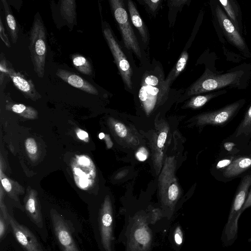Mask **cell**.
Listing matches in <instances>:
<instances>
[{"label": "cell", "instance_id": "277c9868", "mask_svg": "<svg viewBox=\"0 0 251 251\" xmlns=\"http://www.w3.org/2000/svg\"><path fill=\"white\" fill-rule=\"evenodd\" d=\"M236 189L230 212L221 236L226 246L232 245L237 238L238 220L243 212V208L251 186V170L241 177Z\"/></svg>", "mask_w": 251, "mask_h": 251}, {"label": "cell", "instance_id": "83f0119b", "mask_svg": "<svg viewBox=\"0 0 251 251\" xmlns=\"http://www.w3.org/2000/svg\"><path fill=\"white\" fill-rule=\"evenodd\" d=\"M11 110L15 113L18 114H23L24 113H27L28 114H31V113H35V110L29 107H26L23 104H15L11 106Z\"/></svg>", "mask_w": 251, "mask_h": 251}, {"label": "cell", "instance_id": "4fadbf2b", "mask_svg": "<svg viewBox=\"0 0 251 251\" xmlns=\"http://www.w3.org/2000/svg\"><path fill=\"white\" fill-rule=\"evenodd\" d=\"M251 170V155L243 153L233 157L217 177L219 181L227 182L242 177Z\"/></svg>", "mask_w": 251, "mask_h": 251}, {"label": "cell", "instance_id": "cb8c5ba5", "mask_svg": "<svg viewBox=\"0 0 251 251\" xmlns=\"http://www.w3.org/2000/svg\"><path fill=\"white\" fill-rule=\"evenodd\" d=\"M60 4L61 14L69 24H73L75 19L76 4L75 0H62Z\"/></svg>", "mask_w": 251, "mask_h": 251}, {"label": "cell", "instance_id": "f1b7e54d", "mask_svg": "<svg viewBox=\"0 0 251 251\" xmlns=\"http://www.w3.org/2000/svg\"><path fill=\"white\" fill-rule=\"evenodd\" d=\"M114 129L116 134L121 138L126 137L128 133L126 127L121 122H116L114 126Z\"/></svg>", "mask_w": 251, "mask_h": 251}, {"label": "cell", "instance_id": "9a60e30c", "mask_svg": "<svg viewBox=\"0 0 251 251\" xmlns=\"http://www.w3.org/2000/svg\"><path fill=\"white\" fill-rule=\"evenodd\" d=\"M243 151L251 143V104L235 131L228 136Z\"/></svg>", "mask_w": 251, "mask_h": 251}, {"label": "cell", "instance_id": "9c48e42d", "mask_svg": "<svg viewBox=\"0 0 251 251\" xmlns=\"http://www.w3.org/2000/svg\"><path fill=\"white\" fill-rule=\"evenodd\" d=\"M109 2L122 35L126 47L131 50L139 57L141 51L137 37L129 23L128 15L122 0H110Z\"/></svg>", "mask_w": 251, "mask_h": 251}, {"label": "cell", "instance_id": "d6986e66", "mask_svg": "<svg viewBox=\"0 0 251 251\" xmlns=\"http://www.w3.org/2000/svg\"><path fill=\"white\" fill-rule=\"evenodd\" d=\"M168 128L167 126L162 127L155 136L153 142L154 159L157 170H160L163 155V149L167 140Z\"/></svg>", "mask_w": 251, "mask_h": 251}, {"label": "cell", "instance_id": "4316f807", "mask_svg": "<svg viewBox=\"0 0 251 251\" xmlns=\"http://www.w3.org/2000/svg\"><path fill=\"white\" fill-rule=\"evenodd\" d=\"M73 63L75 67L81 73L90 75L92 74V67L90 62L84 56L77 54L73 56Z\"/></svg>", "mask_w": 251, "mask_h": 251}, {"label": "cell", "instance_id": "8992f818", "mask_svg": "<svg viewBox=\"0 0 251 251\" xmlns=\"http://www.w3.org/2000/svg\"><path fill=\"white\" fill-rule=\"evenodd\" d=\"M29 39V49L34 70L38 77L42 78L45 74L47 40L45 27L40 15L35 16Z\"/></svg>", "mask_w": 251, "mask_h": 251}, {"label": "cell", "instance_id": "b9f144b4", "mask_svg": "<svg viewBox=\"0 0 251 251\" xmlns=\"http://www.w3.org/2000/svg\"><path fill=\"white\" fill-rule=\"evenodd\" d=\"M104 135L103 133H100V134H99V137L100 139H102L104 137Z\"/></svg>", "mask_w": 251, "mask_h": 251}, {"label": "cell", "instance_id": "e575fe53", "mask_svg": "<svg viewBox=\"0 0 251 251\" xmlns=\"http://www.w3.org/2000/svg\"><path fill=\"white\" fill-rule=\"evenodd\" d=\"M150 9L154 12L159 6L161 0H146L144 1Z\"/></svg>", "mask_w": 251, "mask_h": 251}, {"label": "cell", "instance_id": "4dcf8cb0", "mask_svg": "<svg viewBox=\"0 0 251 251\" xmlns=\"http://www.w3.org/2000/svg\"><path fill=\"white\" fill-rule=\"evenodd\" d=\"M174 239L175 243L177 246L182 244L183 240V232L180 226H177L174 233Z\"/></svg>", "mask_w": 251, "mask_h": 251}, {"label": "cell", "instance_id": "7402d4cb", "mask_svg": "<svg viewBox=\"0 0 251 251\" xmlns=\"http://www.w3.org/2000/svg\"><path fill=\"white\" fill-rule=\"evenodd\" d=\"M1 2L4 6L7 28L12 42L15 44L18 39V27L16 22L7 1L5 0H2Z\"/></svg>", "mask_w": 251, "mask_h": 251}, {"label": "cell", "instance_id": "30bf717a", "mask_svg": "<svg viewBox=\"0 0 251 251\" xmlns=\"http://www.w3.org/2000/svg\"><path fill=\"white\" fill-rule=\"evenodd\" d=\"M245 103V99H241L220 109L201 114L196 118L197 124L200 126H224L233 120Z\"/></svg>", "mask_w": 251, "mask_h": 251}, {"label": "cell", "instance_id": "d6a6232c", "mask_svg": "<svg viewBox=\"0 0 251 251\" xmlns=\"http://www.w3.org/2000/svg\"><path fill=\"white\" fill-rule=\"evenodd\" d=\"M0 84L1 85L5 74L8 72V68L7 67L6 62L4 59H1L0 63Z\"/></svg>", "mask_w": 251, "mask_h": 251}, {"label": "cell", "instance_id": "44dd1931", "mask_svg": "<svg viewBox=\"0 0 251 251\" xmlns=\"http://www.w3.org/2000/svg\"><path fill=\"white\" fill-rule=\"evenodd\" d=\"M226 93L227 90L222 89L207 94L197 95L192 98L188 101L187 106L194 109L199 108L211 100Z\"/></svg>", "mask_w": 251, "mask_h": 251}, {"label": "cell", "instance_id": "3957f363", "mask_svg": "<svg viewBox=\"0 0 251 251\" xmlns=\"http://www.w3.org/2000/svg\"><path fill=\"white\" fill-rule=\"evenodd\" d=\"M89 221L100 251H115V218L111 201L106 197L98 208L90 212Z\"/></svg>", "mask_w": 251, "mask_h": 251}, {"label": "cell", "instance_id": "ffe728a7", "mask_svg": "<svg viewBox=\"0 0 251 251\" xmlns=\"http://www.w3.org/2000/svg\"><path fill=\"white\" fill-rule=\"evenodd\" d=\"M128 9L133 25L138 30L143 42L146 43L148 39L146 26L134 3L131 0L127 1Z\"/></svg>", "mask_w": 251, "mask_h": 251}, {"label": "cell", "instance_id": "2e32d148", "mask_svg": "<svg viewBox=\"0 0 251 251\" xmlns=\"http://www.w3.org/2000/svg\"><path fill=\"white\" fill-rule=\"evenodd\" d=\"M57 76L71 86L89 94L98 95V91L95 86L79 75L68 70L59 69Z\"/></svg>", "mask_w": 251, "mask_h": 251}, {"label": "cell", "instance_id": "ac0fdd59", "mask_svg": "<svg viewBox=\"0 0 251 251\" xmlns=\"http://www.w3.org/2000/svg\"><path fill=\"white\" fill-rule=\"evenodd\" d=\"M226 14L235 25L237 30L243 32L241 12L238 2L234 0H218Z\"/></svg>", "mask_w": 251, "mask_h": 251}, {"label": "cell", "instance_id": "5bb4252c", "mask_svg": "<svg viewBox=\"0 0 251 251\" xmlns=\"http://www.w3.org/2000/svg\"><path fill=\"white\" fill-rule=\"evenodd\" d=\"M168 171L166 163L160 176V187L163 201L169 205L175 204L179 195V189L175 176Z\"/></svg>", "mask_w": 251, "mask_h": 251}, {"label": "cell", "instance_id": "e0dca14e", "mask_svg": "<svg viewBox=\"0 0 251 251\" xmlns=\"http://www.w3.org/2000/svg\"><path fill=\"white\" fill-rule=\"evenodd\" d=\"M8 74L15 86L27 98L32 100L40 97L34 84L30 80L27 79L21 74L8 68Z\"/></svg>", "mask_w": 251, "mask_h": 251}, {"label": "cell", "instance_id": "f546056e", "mask_svg": "<svg viewBox=\"0 0 251 251\" xmlns=\"http://www.w3.org/2000/svg\"><path fill=\"white\" fill-rule=\"evenodd\" d=\"M25 146L27 151L30 154L36 153L37 147L35 141L32 138H27L25 142Z\"/></svg>", "mask_w": 251, "mask_h": 251}, {"label": "cell", "instance_id": "d590c367", "mask_svg": "<svg viewBox=\"0 0 251 251\" xmlns=\"http://www.w3.org/2000/svg\"><path fill=\"white\" fill-rule=\"evenodd\" d=\"M3 187L7 192H9L12 189V185L9 180L7 178H3L1 179Z\"/></svg>", "mask_w": 251, "mask_h": 251}, {"label": "cell", "instance_id": "603a6c76", "mask_svg": "<svg viewBox=\"0 0 251 251\" xmlns=\"http://www.w3.org/2000/svg\"><path fill=\"white\" fill-rule=\"evenodd\" d=\"M244 153L243 150L228 137L223 140L218 157L237 155Z\"/></svg>", "mask_w": 251, "mask_h": 251}, {"label": "cell", "instance_id": "8d00e7d4", "mask_svg": "<svg viewBox=\"0 0 251 251\" xmlns=\"http://www.w3.org/2000/svg\"><path fill=\"white\" fill-rule=\"evenodd\" d=\"M251 206V186L249 191L248 196L244 205L243 211H244L247 208Z\"/></svg>", "mask_w": 251, "mask_h": 251}, {"label": "cell", "instance_id": "52a82bcc", "mask_svg": "<svg viewBox=\"0 0 251 251\" xmlns=\"http://www.w3.org/2000/svg\"><path fill=\"white\" fill-rule=\"evenodd\" d=\"M126 251H149L152 234L144 215L137 214L129 218L126 228Z\"/></svg>", "mask_w": 251, "mask_h": 251}, {"label": "cell", "instance_id": "484cf974", "mask_svg": "<svg viewBox=\"0 0 251 251\" xmlns=\"http://www.w3.org/2000/svg\"><path fill=\"white\" fill-rule=\"evenodd\" d=\"M10 232L8 211L4 204L1 203L0 212V240L1 242L8 233Z\"/></svg>", "mask_w": 251, "mask_h": 251}, {"label": "cell", "instance_id": "7a4b0ae2", "mask_svg": "<svg viewBox=\"0 0 251 251\" xmlns=\"http://www.w3.org/2000/svg\"><path fill=\"white\" fill-rule=\"evenodd\" d=\"M250 70L238 67L237 69L219 74L205 70L202 75L188 89V95H197L225 87L244 89L247 86Z\"/></svg>", "mask_w": 251, "mask_h": 251}, {"label": "cell", "instance_id": "6da1fadb", "mask_svg": "<svg viewBox=\"0 0 251 251\" xmlns=\"http://www.w3.org/2000/svg\"><path fill=\"white\" fill-rule=\"evenodd\" d=\"M47 216L55 243L60 251H85L79 236L81 226L76 218L55 209H51Z\"/></svg>", "mask_w": 251, "mask_h": 251}, {"label": "cell", "instance_id": "836d02e7", "mask_svg": "<svg viewBox=\"0 0 251 251\" xmlns=\"http://www.w3.org/2000/svg\"><path fill=\"white\" fill-rule=\"evenodd\" d=\"M0 36L1 40L4 43L5 45L8 47H10V44L8 37L5 32L4 28L3 27L1 19H0Z\"/></svg>", "mask_w": 251, "mask_h": 251}, {"label": "cell", "instance_id": "60d3db41", "mask_svg": "<svg viewBox=\"0 0 251 251\" xmlns=\"http://www.w3.org/2000/svg\"><path fill=\"white\" fill-rule=\"evenodd\" d=\"M244 153H248L251 155V143L250 145L245 150Z\"/></svg>", "mask_w": 251, "mask_h": 251}, {"label": "cell", "instance_id": "5b68a950", "mask_svg": "<svg viewBox=\"0 0 251 251\" xmlns=\"http://www.w3.org/2000/svg\"><path fill=\"white\" fill-rule=\"evenodd\" d=\"M170 85L163 78L146 72L142 80L138 97L147 114H150L167 98Z\"/></svg>", "mask_w": 251, "mask_h": 251}, {"label": "cell", "instance_id": "d4e9b609", "mask_svg": "<svg viewBox=\"0 0 251 251\" xmlns=\"http://www.w3.org/2000/svg\"><path fill=\"white\" fill-rule=\"evenodd\" d=\"M188 59V53L187 51H183L181 54L175 67L169 74L165 81L170 85L178 75L183 71L186 67Z\"/></svg>", "mask_w": 251, "mask_h": 251}, {"label": "cell", "instance_id": "1f68e13d", "mask_svg": "<svg viewBox=\"0 0 251 251\" xmlns=\"http://www.w3.org/2000/svg\"><path fill=\"white\" fill-rule=\"evenodd\" d=\"M135 156L139 161H144L148 158V151L145 147H141L136 152Z\"/></svg>", "mask_w": 251, "mask_h": 251}, {"label": "cell", "instance_id": "74e56055", "mask_svg": "<svg viewBox=\"0 0 251 251\" xmlns=\"http://www.w3.org/2000/svg\"><path fill=\"white\" fill-rule=\"evenodd\" d=\"M78 137L81 140H85L88 137V133L84 130H79L77 132Z\"/></svg>", "mask_w": 251, "mask_h": 251}, {"label": "cell", "instance_id": "f35d334b", "mask_svg": "<svg viewBox=\"0 0 251 251\" xmlns=\"http://www.w3.org/2000/svg\"><path fill=\"white\" fill-rule=\"evenodd\" d=\"M187 1V0H172L171 1V2L172 3V5H174V6H180L181 4H183V3H185Z\"/></svg>", "mask_w": 251, "mask_h": 251}, {"label": "cell", "instance_id": "7c38bea8", "mask_svg": "<svg viewBox=\"0 0 251 251\" xmlns=\"http://www.w3.org/2000/svg\"><path fill=\"white\" fill-rule=\"evenodd\" d=\"M103 34L124 82L129 89L132 90L133 71L131 67L114 37L111 29L107 27L104 28Z\"/></svg>", "mask_w": 251, "mask_h": 251}, {"label": "cell", "instance_id": "8fae6325", "mask_svg": "<svg viewBox=\"0 0 251 251\" xmlns=\"http://www.w3.org/2000/svg\"><path fill=\"white\" fill-rule=\"evenodd\" d=\"M214 13L220 28L228 41L248 56L250 51L244 38L223 10L220 4L216 2L215 4Z\"/></svg>", "mask_w": 251, "mask_h": 251}, {"label": "cell", "instance_id": "ba28073f", "mask_svg": "<svg viewBox=\"0 0 251 251\" xmlns=\"http://www.w3.org/2000/svg\"><path fill=\"white\" fill-rule=\"evenodd\" d=\"M8 218L10 232L18 251H48L35 231L19 222L10 211H8Z\"/></svg>", "mask_w": 251, "mask_h": 251}, {"label": "cell", "instance_id": "ab89813d", "mask_svg": "<svg viewBox=\"0 0 251 251\" xmlns=\"http://www.w3.org/2000/svg\"><path fill=\"white\" fill-rule=\"evenodd\" d=\"M79 162L80 164L84 165H87L90 164V161L88 159L86 158H82L79 159Z\"/></svg>", "mask_w": 251, "mask_h": 251}]
</instances>
